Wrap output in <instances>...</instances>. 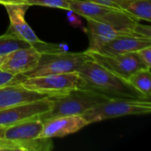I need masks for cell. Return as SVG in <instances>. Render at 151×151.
Instances as JSON below:
<instances>
[{
    "instance_id": "cell-2",
    "label": "cell",
    "mask_w": 151,
    "mask_h": 151,
    "mask_svg": "<svg viewBox=\"0 0 151 151\" xmlns=\"http://www.w3.org/2000/svg\"><path fill=\"white\" fill-rule=\"evenodd\" d=\"M52 108L42 119L66 115H82L92 107L111 97L89 88H77L67 94L50 96Z\"/></svg>"
},
{
    "instance_id": "cell-1",
    "label": "cell",
    "mask_w": 151,
    "mask_h": 151,
    "mask_svg": "<svg viewBox=\"0 0 151 151\" xmlns=\"http://www.w3.org/2000/svg\"><path fill=\"white\" fill-rule=\"evenodd\" d=\"M77 72L84 81L85 88L97 91L111 98L147 99L127 80L111 72L92 58L86 61Z\"/></svg>"
},
{
    "instance_id": "cell-13",
    "label": "cell",
    "mask_w": 151,
    "mask_h": 151,
    "mask_svg": "<svg viewBox=\"0 0 151 151\" xmlns=\"http://www.w3.org/2000/svg\"><path fill=\"white\" fill-rule=\"evenodd\" d=\"M49 97L46 95L29 90L19 83L9 84L0 88V111L25 104Z\"/></svg>"
},
{
    "instance_id": "cell-18",
    "label": "cell",
    "mask_w": 151,
    "mask_h": 151,
    "mask_svg": "<svg viewBox=\"0 0 151 151\" xmlns=\"http://www.w3.org/2000/svg\"><path fill=\"white\" fill-rule=\"evenodd\" d=\"M128 82L139 91L145 98L151 97V74L150 69L143 68L134 73L127 79Z\"/></svg>"
},
{
    "instance_id": "cell-26",
    "label": "cell",
    "mask_w": 151,
    "mask_h": 151,
    "mask_svg": "<svg viewBox=\"0 0 151 151\" xmlns=\"http://www.w3.org/2000/svg\"><path fill=\"white\" fill-rule=\"evenodd\" d=\"M27 4L26 0H0V4Z\"/></svg>"
},
{
    "instance_id": "cell-28",
    "label": "cell",
    "mask_w": 151,
    "mask_h": 151,
    "mask_svg": "<svg viewBox=\"0 0 151 151\" xmlns=\"http://www.w3.org/2000/svg\"><path fill=\"white\" fill-rule=\"evenodd\" d=\"M4 56H0V65H2V63H3V61H4Z\"/></svg>"
},
{
    "instance_id": "cell-9",
    "label": "cell",
    "mask_w": 151,
    "mask_h": 151,
    "mask_svg": "<svg viewBox=\"0 0 151 151\" xmlns=\"http://www.w3.org/2000/svg\"><path fill=\"white\" fill-rule=\"evenodd\" d=\"M4 7L10 19V26L6 31V34L23 40L34 47L42 42L38 38L25 19L26 12L29 7L28 4H4Z\"/></svg>"
},
{
    "instance_id": "cell-5",
    "label": "cell",
    "mask_w": 151,
    "mask_h": 151,
    "mask_svg": "<svg viewBox=\"0 0 151 151\" xmlns=\"http://www.w3.org/2000/svg\"><path fill=\"white\" fill-rule=\"evenodd\" d=\"M70 11L96 21L110 24L119 28L134 29L139 22L121 9L103 5L87 0H68Z\"/></svg>"
},
{
    "instance_id": "cell-11",
    "label": "cell",
    "mask_w": 151,
    "mask_h": 151,
    "mask_svg": "<svg viewBox=\"0 0 151 151\" xmlns=\"http://www.w3.org/2000/svg\"><path fill=\"white\" fill-rule=\"evenodd\" d=\"M42 52L34 46L15 50L4 57L0 68L14 75L24 74L38 64Z\"/></svg>"
},
{
    "instance_id": "cell-19",
    "label": "cell",
    "mask_w": 151,
    "mask_h": 151,
    "mask_svg": "<svg viewBox=\"0 0 151 151\" xmlns=\"http://www.w3.org/2000/svg\"><path fill=\"white\" fill-rule=\"evenodd\" d=\"M29 46L31 45L28 42L9 34L5 33L4 35H0V56H5L15 50Z\"/></svg>"
},
{
    "instance_id": "cell-12",
    "label": "cell",
    "mask_w": 151,
    "mask_h": 151,
    "mask_svg": "<svg viewBox=\"0 0 151 151\" xmlns=\"http://www.w3.org/2000/svg\"><path fill=\"white\" fill-rule=\"evenodd\" d=\"M88 22L87 32L89 37V46L88 51H97L106 42L124 35L138 36L134 29L119 28L115 26L86 19Z\"/></svg>"
},
{
    "instance_id": "cell-24",
    "label": "cell",
    "mask_w": 151,
    "mask_h": 151,
    "mask_svg": "<svg viewBox=\"0 0 151 151\" xmlns=\"http://www.w3.org/2000/svg\"><path fill=\"white\" fill-rule=\"evenodd\" d=\"M87 1L94 2V3L106 5V6H111V7L118 8L119 4L120 3L121 0H87Z\"/></svg>"
},
{
    "instance_id": "cell-4",
    "label": "cell",
    "mask_w": 151,
    "mask_h": 151,
    "mask_svg": "<svg viewBox=\"0 0 151 151\" xmlns=\"http://www.w3.org/2000/svg\"><path fill=\"white\" fill-rule=\"evenodd\" d=\"M90 58H91L87 51L77 53L65 52L62 50L42 52L37 65L30 72L22 74V77L23 79H26L49 74L76 72Z\"/></svg>"
},
{
    "instance_id": "cell-14",
    "label": "cell",
    "mask_w": 151,
    "mask_h": 151,
    "mask_svg": "<svg viewBox=\"0 0 151 151\" xmlns=\"http://www.w3.org/2000/svg\"><path fill=\"white\" fill-rule=\"evenodd\" d=\"M148 46H151V39L141 36L124 35L106 42L96 52L105 55L125 54L136 52L137 50Z\"/></svg>"
},
{
    "instance_id": "cell-15",
    "label": "cell",
    "mask_w": 151,
    "mask_h": 151,
    "mask_svg": "<svg viewBox=\"0 0 151 151\" xmlns=\"http://www.w3.org/2000/svg\"><path fill=\"white\" fill-rule=\"evenodd\" d=\"M42 125L41 119H35L7 127L4 139L25 142L39 139L42 131Z\"/></svg>"
},
{
    "instance_id": "cell-25",
    "label": "cell",
    "mask_w": 151,
    "mask_h": 151,
    "mask_svg": "<svg viewBox=\"0 0 151 151\" xmlns=\"http://www.w3.org/2000/svg\"><path fill=\"white\" fill-rule=\"evenodd\" d=\"M70 12H71V13L68 14V16H69V18H68L69 22H70L73 26H74V27H81V21L79 19L78 17L74 16V14H73V12L72 11H70Z\"/></svg>"
},
{
    "instance_id": "cell-23",
    "label": "cell",
    "mask_w": 151,
    "mask_h": 151,
    "mask_svg": "<svg viewBox=\"0 0 151 151\" xmlns=\"http://www.w3.org/2000/svg\"><path fill=\"white\" fill-rule=\"evenodd\" d=\"M134 31L138 36L151 39V27L149 25H142L138 22L134 27Z\"/></svg>"
},
{
    "instance_id": "cell-22",
    "label": "cell",
    "mask_w": 151,
    "mask_h": 151,
    "mask_svg": "<svg viewBox=\"0 0 151 151\" xmlns=\"http://www.w3.org/2000/svg\"><path fill=\"white\" fill-rule=\"evenodd\" d=\"M140 59L144 64V65L150 69L151 66V46H148L145 48H142L136 51Z\"/></svg>"
},
{
    "instance_id": "cell-16",
    "label": "cell",
    "mask_w": 151,
    "mask_h": 151,
    "mask_svg": "<svg viewBox=\"0 0 151 151\" xmlns=\"http://www.w3.org/2000/svg\"><path fill=\"white\" fill-rule=\"evenodd\" d=\"M53 149V142L49 138H39L33 141L0 140V151H49Z\"/></svg>"
},
{
    "instance_id": "cell-27",
    "label": "cell",
    "mask_w": 151,
    "mask_h": 151,
    "mask_svg": "<svg viewBox=\"0 0 151 151\" xmlns=\"http://www.w3.org/2000/svg\"><path fill=\"white\" fill-rule=\"evenodd\" d=\"M7 127H4V126H0V140L4 139V132L6 130Z\"/></svg>"
},
{
    "instance_id": "cell-6",
    "label": "cell",
    "mask_w": 151,
    "mask_h": 151,
    "mask_svg": "<svg viewBox=\"0 0 151 151\" xmlns=\"http://www.w3.org/2000/svg\"><path fill=\"white\" fill-rule=\"evenodd\" d=\"M17 83L49 97L65 95L74 89L84 88V81L77 71L26 78Z\"/></svg>"
},
{
    "instance_id": "cell-17",
    "label": "cell",
    "mask_w": 151,
    "mask_h": 151,
    "mask_svg": "<svg viewBox=\"0 0 151 151\" xmlns=\"http://www.w3.org/2000/svg\"><path fill=\"white\" fill-rule=\"evenodd\" d=\"M118 8L137 20H151V0H121Z\"/></svg>"
},
{
    "instance_id": "cell-21",
    "label": "cell",
    "mask_w": 151,
    "mask_h": 151,
    "mask_svg": "<svg viewBox=\"0 0 151 151\" xmlns=\"http://www.w3.org/2000/svg\"><path fill=\"white\" fill-rule=\"evenodd\" d=\"M21 80H23V77L21 74L14 75V74L5 72L0 68V88L9 85V84L17 83Z\"/></svg>"
},
{
    "instance_id": "cell-10",
    "label": "cell",
    "mask_w": 151,
    "mask_h": 151,
    "mask_svg": "<svg viewBox=\"0 0 151 151\" xmlns=\"http://www.w3.org/2000/svg\"><path fill=\"white\" fill-rule=\"evenodd\" d=\"M42 131L40 138H58L74 134L89 125L82 115L58 116L42 119Z\"/></svg>"
},
{
    "instance_id": "cell-3",
    "label": "cell",
    "mask_w": 151,
    "mask_h": 151,
    "mask_svg": "<svg viewBox=\"0 0 151 151\" xmlns=\"http://www.w3.org/2000/svg\"><path fill=\"white\" fill-rule=\"evenodd\" d=\"M150 112V100L115 97L92 107L84 112L82 116L88 124H91L123 116L145 115Z\"/></svg>"
},
{
    "instance_id": "cell-7",
    "label": "cell",
    "mask_w": 151,
    "mask_h": 151,
    "mask_svg": "<svg viewBox=\"0 0 151 151\" xmlns=\"http://www.w3.org/2000/svg\"><path fill=\"white\" fill-rule=\"evenodd\" d=\"M51 108L52 101L50 97H46L1 110L0 126L10 127L29 119H42Z\"/></svg>"
},
{
    "instance_id": "cell-8",
    "label": "cell",
    "mask_w": 151,
    "mask_h": 151,
    "mask_svg": "<svg viewBox=\"0 0 151 151\" xmlns=\"http://www.w3.org/2000/svg\"><path fill=\"white\" fill-rule=\"evenodd\" d=\"M86 51L96 63L126 80L136 71L147 68L140 59L137 52L105 55L96 51Z\"/></svg>"
},
{
    "instance_id": "cell-20",
    "label": "cell",
    "mask_w": 151,
    "mask_h": 151,
    "mask_svg": "<svg viewBox=\"0 0 151 151\" xmlns=\"http://www.w3.org/2000/svg\"><path fill=\"white\" fill-rule=\"evenodd\" d=\"M26 2L29 6L40 5V6L70 11L68 0H26Z\"/></svg>"
}]
</instances>
